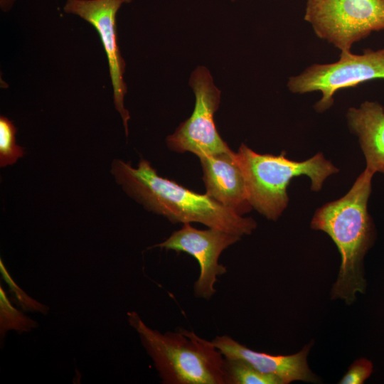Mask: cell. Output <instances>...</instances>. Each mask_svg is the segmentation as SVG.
Wrapping results in <instances>:
<instances>
[{"mask_svg": "<svg viewBox=\"0 0 384 384\" xmlns=\"http://www.w3.org/2000/svg\"><path fill=\"white\" fill-rule=\"evenodd\" d=\"M127 314L163 383L225 384V358L210 341L183 329L162 334L149 327L136 311Z\"/></svg>", "mask_w": 384, "mask_h": 384, "instance_id": "3", "label": "cell"}, {"mask_svg": "<svg viewBox=\"0 0 384 384\" xmlns=\"http://www.w3.org/2000/svg\"><path fill=\"white\" fill-rule=\"evenodd\" d=\"M242 237L220 230H198L190 223L174 231L164 242L150 248L183 252L193 256L198 262L200 274L193 286L196 297L210 299L216 292L215 284L218 276L227 272V268L218 262L222 252L239 241Z\"/></svg>", "mask_w": 384, "mask_h": 384, "instance_id": "8", "label": "cell"}, {"mask_svg": "<svg viewBox=\"0 0 384 384\" xmlns=\"http://www.w3.org/2000/svg\"><path fill=\"white\" fill-rule=\"evenodd\" d=\"M350 129L358 137L366 169L384 174V108L378 102L365 101L346 114Z\"/></svg>", "mask_w": 384, "mask_h": 384, "instance_id": "12", "label": "cell"}, {"mask_svg": "<svg viewBox=\"0 0 384 384\" xmlns=\"http://www.w3.org/2000/svg\"><path fill=\"white\" fill-rule=\"evenodd\" d=\"M375 79H384V48H367L361 54L341 52L335 63L313 64L299 75L290 77L287 87L295 94L319 91L322 97L315 109L321 112L331 107L338 90Z\"/></svg>", "mask_w": 384, "mask_h": 384, "instance_id": "6", "label": "cell"}, {"mask_svg": "<svg viewBox=\"0 0 384 384\" xmlns=\"http://www.w3.org/2000/svg\"><path fill=\"white\" fill-rule=\"evenodd\" d=\"M0 272L3 279L9 287V292L14 302H15L22 311L26 312L39 313L43 315L48 314L50 307L32 298L23 291L13 279L1 259H0Z\"/></svg>", "mask_w": 384, "mask_h": 384, "instance_id": "16", "label": "cell"}, {"mask_svg": "<svg viewBox=\"0 0 384 384\" xmlns=\"http://www.w3.org/2000/svg\"><path fill=\"white\" fill-rule=\"evenodd\" d=\"M372 372L371 363L366 359L356 360L349 367L338 383L362 384L370 376Z\"/></svg>", "mask_w": 384, "mask_h": 384, "instance_id": "17", "label": "cell"}, {"mask_svg": "<svg viewBox=\"0 0 384 384\" xmlns=\"http://www.w3.org/2000/svg\"><path fill=\"white\" fill-rule=\"evenodd\" d=\"M210 341L225 358L242 360L259 371L278 378L283 384L317 380L307 364L309 346L295 354L282 356L253 351L228 335L218 336Z\"/></svg>", "mask_w": 384, "mask_h": 384, "instance_id": "11", "label": "cell"}, {"mask_svg": "<svg viewBox=\"0 0 384 384\" xmlns=\"http://www.w3.org/2000/svg\"><path fill=\"white\" fill-rule=\"evenodd\" d=\"M233 1H235V0H232Z\"/></svg>", "mask_w": 384, "mask_h": 384, "instance_id": "18", "label": "cell"}, {"mask_svg": "<svg viewBox=\"0 0 384 384\" xmlns=\"http://www.w3.org/2000/svg\"><path fill=\"white\" fill-rule=\"evenodd\" d=\"M38 327V323L26 316L22 311L14 306L6 293L0 286V338L4 340L9 331L18 334L30 332Z\"/></svg>", "mask_w": 384, "mask_h": 384, "instance_id": "14", "label": "cell"}, {"mask_svg": "<svg viewBox=\"0 0 384 384\" xmlns=\"http://www.w3.org/2000/svg\"><path fill=\"white\" fill-rule=\"evenodd\" d=\"M304 18L319 38L348 53L384 30V0H306Z\"/></svg>", "mask_w": 384, "mask_h": 384, "instance_id": "5", "label": "cell"}, {"mask_svg": "<svg viewBox=\"0 0 384 384\" xmlns=\"http://www.w3.org/2000/svg\"><path fill=\"white\" fill-rule=\"evenodd\" d=\"M111 173L124 192L144 208L174 223H200L240 237L250 235L257 224L222 206L206 194L197 193L160 176L151 164L141 159L137 168L114 159Z\"/></svg>", "mask_w": 384, "mask_h": 384, "instance_id": "1", "label": "cell"}, {"mask_svg": "<svg viewBox=\"0 0 384 384\" xmlns=\"http://www.w3.org/2000/svg\"><path fill=\"white\" fill-rule=\"evenodd\" d=\"M223 372L225 384H283L278 378L263 373L240 359L225 358Z\"/></svg>", "mask_w": 384, "mask_h": 384, "instance_id": "13", "label": "cell"}, {"mask_svg": "<svg viewBox=\"0 0 384 384\" xmlns=\"http://www.w3.org/2000/svg\"><path fill=\"white\" fill-rule=\"evenodd\" d=\"M199 159L206 193L240 215L248 212L252 206L235 152L231 150Z\"/></svg>", "mask_w": 384, "mask_h": 384, "instance_id": "10", "label": "cell"}, {"mask_svg": "<svg viewBox=\"0 0 384 384\" xmlns=\"http://www.w3.org/2000/svg\"><path fill=\"white\" fill-rule=\"evenodd\" d=\"M132 1L66 0L63 7L66 13L77 15L90 23L100 36L109 63L114 107L122 119L126 136L129 134L128 121L130 116L124 105L127 92L124 80L125 62L118 47L116 16L123 4Z\"/></svg>", "mask_w": 384, "mask_h": 384, "instance_id": "9", "label": "cell"}, {"mask_svg": "<svg viewBox=\"0 0 384 384\" xmlns=\"http://www.w3.org/2000/svg\"><path fill=\"white\" fill-rule=\"evenodd\" d=\"M16 128L11 120L0 117V166L12 165L24 154L23 148L16 143Z\"/></svg>", "mask_w": 384, "mask_h": 384, "instance_id": "15", "label": "cell"}, {"mask_svg": "<svg viewBox=\"0 0 384 384\" xmlns=\"http://www.w3.org/2000/svg\"><path fill=\"white\" fill-rule=\"evenodd\" d=\"M189 85L196 97L193 112L167 137L168 147L176 152H191L198 158L230 151L215 124L214 114L219 107L221 94L210 71L204 66H198L191 75Z\"/></svg>", "mask_w": 384, "mask_h": 384, "instance_id": "7", "label": "cell"}, {"mask_svg": "<svg viewBox=\"0 0 384 384\" xmlns=\"http://www.w3.org/2000/svg\"><path fill=\"white\" fill-rule=\"evenodd\" d=\"M242 169L250 206L267 219L277 220L287 206V188L296 176L305 175L311 181V190L319 191L325 179L336 169L321 153L304 161L280 155L260 154L244 144L235 152Z\"/></svg>", "mask_w": 384, "mask_h": 384, "instance_id": "4", "label": "cell"}, {"mask_svg": "<svg viewBox=\"0 0 384 384\" xmlns=\"http://www.w3.org/2000/svg\"><path fill=\"white\" fill-rule=\"evenodd\" d=\"M373 174L366 169L344 196L319 208L311 223V228L327 233L338 247L341 264L331 295L348 304L365 287L362 260L370 239L367 204Z\"/></svg>", "mask_w": 384, "mask_h": 384, "instance_id": "2", "label": "cell"}]
</instances>
